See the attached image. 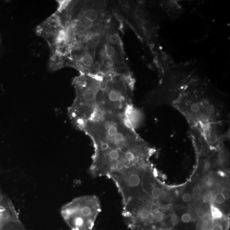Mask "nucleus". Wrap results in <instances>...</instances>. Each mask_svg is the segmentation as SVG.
Wrapping results in <instances>:
<instances>
[{"mask_svg":"<svg viewBox=\"0 0 230 230\" xmlns=\"http://www.w3.org/2000/svg\"><path fill=\"white\" fill-rule=\"evenodd\" d=\"M79 130L92 141L90 168L93 178L105 177L150 163L153 149L135 132L128 119L104 115L86 122Z\"/></svg>","mask_w":230,"mask_h":230,"instance_id":"f257e3e1","label":"nucleus"},{"mask_svg":"<svg viewBox=\"0 0 230 230\" xmlns=\"http://www.w3.org/2000/svg\"><path fill=\"white\" fill-rule=\"evenodd\" d=\"M36 33L49 48V69L52 71L59 69L68 58L73 45L67 29L54 13L37 27Z\"/></svg>","mask_w":230,"mask_h":230,"instance_id":"f03ea898","label":"nucleus"},{"mask_svg":"<svg viewBox=\"0 0 230 230\" xmlns=\"http://www.w3.org/2000/svg\"><path fill=\"white\" fill-rule=\"evenodd\" d=\"M101 211L99 197L90 195L77 197L64 205L61 214L71 230H93Z\"/></svg>","mask_w":230,"mask_h":230,"instance_id":"7ed1b4c3","label":"nucleus"},{"mask_svg":"<svg viewBox=\"0 0 230 230\" xmlns=\"http://www.w3.org/2000/svg\"><path fill=\"white\" fill-rule=\"evenodd\" d=\"M81 15L85 16V17L92 22L95 21L98 19V12L95 9H86L83 12H82Z\"/></svg>","mask_w":230,"mask_h":230,"instance_id":"20e7f679","label":"nucleus"},{"mask_svg":"<svg viewBox=\"0 0 230 230\" xmlns=\"http://www.w3.org/2000/svg\"><path fill=\"white\" fill-rule=\"evenodd\" d=\"M105 53L106 57L111 58L114 56L115 53V48L110 45H107L105 47Z\"/></svg>","mask_w":230,"mask_h":230,"instance_id":"39448f33","label":"nucleus"},{"mask_svg":"<svg viewBox=\"0 0 230 230\" xmlns=\"http://www.w3.org/2000/svg\"><path fill=\"white\" fill-rule=\"evenodd\" d=\"M102 64L106 68L110 69L114 67V62L112 58L106 57L103 60Z\"/></svg>","mask_w":230,"mask_h":230,"instance_id":"423d86ee","label":"nucleus"},{"mask_svg":"<svg viewBox=\"0 0 230 230\" xmlns=\"http://www.w3.org/2000/svg\"><path fill=\"white\" fill-rule=\"evenodd\" d=\"M214 199L216 203L220 205L223 204L226 201V199L220 192L216 193L214 196Z\"/></svg>","mask_w":230,"mask_h":230,"instance_id":"0eeeda50","label":"nucleus"},{"mask_svg":"<svg viewBox=\"0 0 230 230\" xmlns=\"http://www.w3.org/2000/svg\"><path fill=\"white\" fill-rule=\"evenodd\" d=\"M92 28L95 34L99 35L102 31L103 29V26L100 23H96L93 24Z\"/></svg>","mask_w":230,"mask_h":230,"instance_id":"6e6552de","label":"nucleus"},{"mask_svg":"<svg viewBox=\"0 0 230 230\" xmlns=\"http://www.w3.org/2000/svg\"><path fill=\"white\" fill-rule=\"evenodd\" d=\"M219 160L222 162H226L229 159V154L228 152L225 150H222L219 153Z\"/></svg>","mask_w":230,"mask_h":230,"instance_id":"1a4fd4ad","label":"nucleus"},{"mask_svg":"<svg viewBox=\"0 0 230 230\" xmlns=\"http://www.w3.org/2000/svg\"><path fill=\"white\" fill-rule=\"evenodd\" d=\"M90 40L92 43L95 44H97L100 42L101 37L98 34H95L91 36Z\"/></svg>","mask_w":230,"mask_h":230,"instance_id":"9d476101","label":"nucleus"},{"mask_svg":"<svg viewBox=\"0 0 230 230\" xmlns=\"http://www.w3.org/2000/svg\"><path fill=\"white\" fill-rule=\"evenodd\" d=\"M221 193L226 200L229 199L230 197V190L227 188H225L222 190Z\"/></svg>","mask_w":230,"mask_h":230,"instance_id":"9b49d317","label":"nucleus"},{"mask_svg":"<svg viewBox=\"0 0 230 230\" xmlns=\"http://www.w3.org/2000/svg\"><path fill=\"white\" fill-rule=\"evenodd\" d=\"M191 196L189 193H184L182 196V200L183 202L188 203V202H190L191 200Z\"/></svg>","mask_w":230,"mask_h":230,"instance_id":"f8f14e48","label":"nucleus"},{"mask_svg":"<svg viewBox=\"0 0 230 230\" xmlns=\"http://www.w3.org/2000/svg\"><path fill=\"white\" fill-rule=\"evenodd\" d=\"M202 188H201L200 186L199 185H197V186H195L194 188L193 189V192L196 195H198L201 194L202 193Z\"/></svg>","mask_w":230,"mask_h":230,"instance_id":"ddd939ff","label":"nucleus"},{"mask_svg":"<svg viewBox=\"0 0 230 230\" xmlns=\"http://www.w3.org/2000/svg\"><path fill=\"white\" fill-rule=\"evenodd\" d=\"M93 65V67H93L94 69L95 70H99L100 68H101V65H100V64L99 62L95 63Z\"/></svg>","mask_w":230,"mask_h":230,"instance_id":"4468645a","label":"nucleus"},{"mask_svg":"<svg viewBox=\"0 0 230 230\" xmlns=\"http://www.w3.org/2000/svg\"><path fill=\"white\" fill-rule=\"evenodd\" d=\"M110 41H111V42H112L114 43H116V42H117V39L116 37H115V36H111V37H110Z\"/></svg>","mask_w":230,"mask_h":230,"instance_id":"2eb2a0df","label":"nucleus"}]
</instances>
